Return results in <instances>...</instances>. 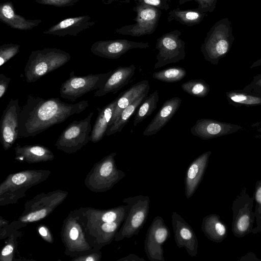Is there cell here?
<instances>
[{"label":"cell","mask_w":261,"mask_h":261,"mask_svg":"<svg viewBox=\"0 0 261 261\" xmlns=\"http://www.w3.org/2000/svg\"><path fill=\"white\" fill-rule=\"evenodd\" d=\"M87 100L67 103L59 98H43L29 94L19 114L18 138L35 137L53 125L81 113L89 106Z\"/></svg>","instance_id":"6da1fadb"},{"label":"cell","mask_w":261,"mask_h":261,"mask_svg":"<svg viewBox=\"0 0 261 261\" xmlns=\"http://www.w3.org/2000/svg\"><path fill=\"white\" fill-rule=\"evenodd\" d=\"M231 22L228 18L217 21L207 33L200 50L204 59L217 65L229 53L233 41Z\"/></svg>","instance_id":"7a4b0ae2"},{"label":"cell","mask_w":261,"mask_h":261,"mask_svg":"<svg viewBox=\"0 0 261 261\" xmlns=\"http://www.w3.org/2000/svg\"><path fill=\"white\" fill-rule=\"evenodd\" d=\"M71 55L57 48H45L32 51L24 69L27 83L35 82L44 75L67 63Z\"/></svg>","instance_id":"3957f363"},{"label":"cell","mask_w":261,"mask_h":261,"mask_svg":"<svg viewBox=\"0 0 261 261\" xmlns=\"http://www.w3.org/2000/svg\"><path fill=\"white\" fill-rule=\"evenodd\" d=\"M48 170H29L9 175L0 186V205L15 203L33 186L46 180Z\"/></svg>","instance_id":"277c9868"},{"label":"cell","mask_w":261,"mask_h":261,"mask_svg":"<svg viewBox=\"0 0 261 261\" xmlns=\"http://www.w3.org/2000/svg\"><path fill=\"white\" fill-rule=\"evenodd\" d=\"M127 212L114 241H119L138 234L145 224L149 214L150 199L148 196L136 195L123 200Z\"/></svg>","instance_id":"5b68a950"},{"label":"cell","mask_w":261,"mask_h":261,"mask_svg":"<svg viewBox=\"0 0 261 261\" xmlns=\"http://www.w3.org/2000/svg\"><path fill=\"white\" fill-rule=\"evenodd\" d=\"M116 153L112 152L97 162L88 174L85 184L91 191L103 192L112 189L125 176L118 169L114 159Z\"/></svg>","instance_id":"8992f818"},{"label":"cell","mask_w":261,"mask_h":261,"mask_svg":"<svg viewBox=\"0 0 261 261\" xmlns=\"http://www.w3.org/2000/svg\"><path fill=\"white\" fill-rule=\"evenodd\" d=\"M93 114L91 112L85 118L70 123L57 139L55 145L57 148L67 153H72L90 141L91 122Z\"/></svg>","instance_id":"52a82bcc"},{"label":"cell","mask_w":261,"mask_h":261,"mask_svg":"<svg viewBox=\"0 0 261 261\" xmlns=\"http://www.w3.org/2000/svg\"><path fill=\"white\" fill-rule=\"evenodd\" d=\"M65 191H56L35 196L25 205V210L18 220L14 223L18 226L39 221L47 216L67 196Z\"/></svg>","instance_id":"ba28073f"},{"label":"cell","mask_w":261,"mask_h":261,"mask_svg":"<svg viewBox=\"0 0 261 261\" xmlns=\"http://www.w3.org/2000/svg\"><path fill=\"white\" fill-rule=\"evenodd\" d=\"M112 71L111 70L106 73L90 74L82 76H75L74 72L72 71L70 74V77L61 86L60 96L71 102H74L84 94L100 89L105 84Z\"/></svg>","instance_id":"9c48e42d"},{"label":"cell","mask_w":261,"mask_h":261,"mask_svg":"<svg viewBox=\"0 0 261 261\" xmlns=\"http://www.w3.org/2000/svg\"><path fill=\"white\" fill-rule=\"evenodd\" d=\"M136 14L134 24L117 29L115 33L120 35L140 37L153 34L156 30L162 12L159 8L144 4H136L133 8Z\"/></svg>","instance_id":"30bf717a"},{"label":"cell","mask_w":261,"mask_h":261,"mask_svg":"<svg viewBox=\"0 0 261 261\" xmlns=\"http://www.w3.org/2000/svg\"><path fill=\"white\" fill-rule=\"evenodd\" d=\"M181 34V31L175 30L163 34L157 39L155 47L159 53L156 57L157 62L154 65V69L185 59L186 43L180 38Z\"/></svg>","instance_id":"8fae6325"},{"label":"cell","mask_w":261,"mask_h":261,"mask_svg":"<svg viewBox=\"0 0 261 261\" xmlns=\"http://www.w3.org/2000/svg\"><path fill=\"white\" fill-rule=\"evenodd\" d=\"M170 231L159 216L152 220L144 241V250L150 261H164L163 244L170 238Z\"/></svg>","instance_id":"7c38bea8"},{"label":"cell","mask_w":261,"mask_h":261,"mask_svg":"<svg viewBox=\"0 0 261 261\" xmlns=\"http://www.w3.org/2000/svg\"><path fill=\"white\" fill-rule=\"evenodd\" d=\"M21 109L18 99H11L3 112L0 126L1 142L6 150L11 148L18 138Z\"/></svg>","instance_id":"4fadbf2b"},{"label":"cell","mask_w":261,"mask_h":261,"mask_svg":"<svg viewBox=\"0 0 261 261\" xmlns=\"http://www.w3.org/2000/svg\"><path fill=\"white\" fill-rule=\"evenodd\" d=\"M148 42H136L127 39L99 40L94 42L90 47L95 55L109 59H117L128 50L135 48H146Z\"/></svg>","instance_id":"5bb4252c"},{"label":"cell","mask_w":261,"mask_h":261,"mask_svg":"<svg viewBox=\"0 0 261 261\" xmlns=\"http://www.w3.org/2000/svg\"><path fill=\"white\" fill-rule=\"evenodd\" d=\"M242 128L237 124L202 118L196 121L190 132L202 140H208L233 134Z\"/></svg>","instance_id":"9a60e30c"},{"label":"cell","mask_w":261,"mask_h":261,"mask_svg":"<svg viewBox=\"0 0 261 261\" xmlns=\"http://www.w3.org/2000/svg\"><path fill=\"white\" fill-rule=\"evenodd\" d=\"M171 218L177 246L184 247L190 256H195L198 253V241L192 227L175 212L172 213Z\"/></svg>","instance_id":"2e32d148"},{"label":"cell","mask_w":261,"mask_h":261,"mask_svg":"<svg viewBox=\"0 0 261 261\" xmlns=\"http://www.w3.org/2000/svg\"><path fill=\"white\" fill-rule=\"evenodd\" d=\"M95 22L88 15L70 17L53 25L43 33L59 37L66 35L77 36L81 32L94 25Z\"/></svg>","instance_id":"e0dca14e"},{"label":"cell","mask_w":261,"mask_h":261,"mask_svg":"<svg viewBox=\"0 0 261 261\" xmlns=\"http://www.w3.org/2000/svg\"><path fill=\"white\" fill-rule=\"evenodd\" d=\"M211 154L207 151L196 158L189 166L185 178V196L191 197L197 189L206 168Z\"/></svg>","instance_id":"ac0fdd59"},{"label":"cell","mask_w":261,"mask_h":261,"mask_svg":"<svg viewBox=\"0 0 261 261\" xmlns=\"http://www.w3.org/2000/svg\"><path fill=\"white\" fill-rule=\"evenodd\" d=\"M135 69L133 64L129 66L118 67L112 71L105 84L96 90L94 96L101 97L109 93H117L129 83L135 73Z\"/></svg>","instance_id":"d6986e66"},{"label":"cell","mask_w":261,"mask_h":261,"mask_svg":"<svg viewBox=\"0 0 261 261\" xmlns=\"http://www.w3.org/2000/svg\"><path fill=\"white\" fill-rule=\"evenodd\" d=\"M181 103L178 97L166 100L143 133L144 136H151L159 132L173 117Z\"/></svg>","instance_id":"ffe728a7"},{"label":"cell","mask_w":261,"mask_h":261,"mask_svg":"<svg viewBox=\"0 0 261 261\" xmlns=\"http://www.w3.org/2000/svg\"><path fill=\"white\" fill-rule=\"evenodd\" d=\"M0 20L11 28L19 30H30L38 26L40 19H27L16 13L13 4L11 2L2 3L0 5Z\"/></svg>","instance_id":"44dd1931"},{"label":"cell","mask_w":261,"mask_h":261,"mask_svg":"<svg viewBox=\"0 0 261 261\" xmlns=\"http://www.w3.org/2000/svg\"><path fill=\"white\" fill-rule=\"evenodd\" d=\"M15 160L29 164L51 161L54 153L47 147L40 145H17L14 148Z\"/></svg>","instance_id":"7402d4cb"},{"label":"cell","mask_w":261,"mask_h":261,"mask_svg":"<svg viewBox=\"0 0 261 261\" xmlns=\"http://www.w3.org/2000/svg\"><path fill=\"white\" fill-rule=\"evenodd\" d=\"M149 89L148 81L143 80L135 84L123 93L120 94L118 96L117 104L109 127L114 123L119 114L124 109L135 101L143 93L149 91Z\"/></svg>","instance_id":"603a6c76"},{"label":"cell","mask_w":261,"mask_h":261,"mask_svg":"<svg viewBox=\"0 0 261 261\" xmlns=\"http://www.w3.org/2000/svg\"><path fill=\"white\" fill-rule=\"evenodd\" d=\"M118 97L102 109L97 108L98 114L90 134V141L97 143L106 135L116 107Z\"/></svg>","instance_id":"cb8c5ba5"},{"label":"cell","mask_w":261,"mask_h":261,"mask_svg":"<svg viewBox=\"0 0 261 261\" xmlns=\"http://www.w3.org/2000/svg\"><path fill=\"white\" fill-rule=\"evenodd\" d=\"M126 212L127 205H124L107 210H89L86 212L88 223L91 225L89 228L105 222L123 221Z\"/></svg>","instance_id":"d4e9b609"},{"label":"cell","mask_w":261,"mask_h":261,"mask_svg":"<svg viewBox=\"0 0 261 261\" xmlns=\"http://www.w3.org/2000/svg\"><path fill=\"white\" fill-rule=\"evenodd\" d=\"M64 232L63 234V238L65 244L67 246L69 249H74V251H79L80 250L84 251L81 245H83L86 248L89 249L87 246H89L88 244L84 240V236H83L81 227L79 224L74 220H71V219H68L67 221L66 225L65 226Z\"/></svg>","instance_id":"484cf974"},{"label":"cell","mask_w":261,"mask_h":261,"mask_svg":"<svg viewBox=\"0 0 261 261\" xmlns=\"http://www.w3.org/2000/svg\"><path fill=\"white\" fill-rule=\"evenodd\" d=\"M206 16V13L200 12L197 8L181 10L177 7L169 11L167 20L169 22L178 21L182 24L191 27L199 24Z\"/></svg>","instance_id":"4316f807"},{"label":"cell","mask_w":261,"mask_h":261,"mask_svg":"<svg viewBox=\"0 0 261 261\" xmlns=\"http://www.w3.org/2000/svg\"><path fill=\"white\" fill-rule=\"evenodd\" d=\"M201 229L205 236L213 241L219 242L226 234V228L218 215L212 214L203 218Z\"/></svg>","instance_id":"83f0119b"},{"label":"cell","mask_w":261,"mask_h":261,"mask_svg":"<svg viewBox=\"0 0 261 261\" xmlns=\"http://www.w3.org/2000/svg\"><path fill=\"white\" fill-rule=\"evenodd\" d=\"M147 91L139 97L135 101L124 109L119 114L114 123L108 128L106 135L107 136L120 132L129 118L135 112L138 106L147 96Z\"/></svg>","instance_id":"f1b7e54d"},{"label":"cell","mask_w":261,"mask_h":261,"mask_svg":"<svg viewBox=\"0 0 261 261\" xmlns=\"http://www.w3.org/2000/svg\"><path fill=\"white\" fill-rule=\"evenodd\" d=\"M226 98L230 105L235 107L255 106L261 105V97L243 89L227 92Z\"/></svg>","instance_id":"f546056e"},{"label":"cell","mask_w":261,"mask_h":261,"mask_svg":"<svg viewBox=\"0 0 261 261\" xmlns=\"http://www.w3.org/2000/svg\"><path fill=\"white\" fill-rule=\"evenodd\" d=\"M123 221L105 222L93 228L96 229V236L98 245L101 247L110 244L120 228Z\"/></svg>","instance_id":"4dcf8cb0"},{"label":"cell","mask_w":261,"mask_h":261,"mask_svg":"<svg viewBox=\"0 0 261 261\" xmlns=\"http://www.w3.org/2000/svg\"><path fill=\"white\" fill-rule=\"evenodd\" d=\"M159 96L158 90H155L148 96H146L136 113L133 124L136 126L149 116L156 109Z\"/></svg>","instance_id":"1f68e13d"},{"label":"cell","mask_w":261,"mask_h":261,"mask_svg":"<svg viewBox=\"0 0 261 261\" xmlns=\"http://www.w3.org/2000/svg\"><path fill=\"white\" fill-rule=\"evenodd\" d=\"M186 74L187 71L185 68L175 66L154 72L152 74V77L161 82L174 83L180 81Z\"/></svg>","instance_id":"d6a6232c"},{"label":"cell","mask_w":261,"mask_h":261,"mask_svg":"<svg viewBox=\"0 0 261 261\" xmlns=\"http://www.w3.org/2000/svg\"><path fill=\"white\" fill-rule=\"evenodd\" d=\"M182 90L188 94L197 97H206L210 91V85L202 79H192L181 85Z\"/></svg>","instance_id":"836d02e7"},{"label":"cell","mask_w":261,"mask_h":261,"mask_svg":"<svg viewBox=\"0 0 261 261\" xmlns=\"http://www.w3.org/2000/svg\"><path fill=\"white\" fill-rule=\"evenodd\" d=\"M20 45L17 44H4L0 46V66H2L20 51Z\"/></svg>","instance_id":"e575fe53"},{"label":"cell","mask_w":261,"mask_h":261,"mask_svg":"<svg viewBox=\"0 0 261 261\" xmlns=\"http://www.w3.org/2000/svg\"><path fill=\"white\" fill-rule=\"evenodd\" d=\"M195 1L198 4L197 9L203 13L213 12L216 8L218 0H179L178 4L182 5L188 2Z\"/></svg>","instance_id":"d590c367"},{"label":"cell","mask_w":261,"mask_h":261,"mask_svg":"<svg viewBox=\"0 0 261 261\" xmlns=\"http://www.w3.org/2000/svg\"><path fill=\"white\" fill-rule=\"evenodd\" d=\"M250 216L247 213H242L239 216L234 223V229L239 234L248 231L250 224Z\"/></svg>","instance_id":"8d00e7d4"},{"label":"cell","mask_w":261,"mask_h":261,"mask_svg":"<svg viewBox=\"0 0 261 261\" xmlns=\"http://www.w3.org/2000/svg\"><path fill=\"white\" fill-rule=\"evenodd\" d=\"M80 0H35L39 4L57 7H69L74 5Z\"/></svg>","instance_id":"74e56055"},{"label":"cell","mask_w":261,"mask_h":261,"mask_svg":"<svg viewBox=\"0 0 261 261\" xmlns=\"http://www.w3.org/2000/svg\"><path fill=\"white\" fill-rule=\"evenodd\" d=\"M243 89L261 97V74L253 76L250 83Z\"/></svg>","instance_id":"f35d334b"},{"label":"cell","mask_w":261,"mask_h":261,"mask_svg":"<svg viewBox=\"0 0 261 261\" xmlns=\"http://www.w3.org/2000/svg\"><path fill=\"white\" fill-rule=\"evenodd\" d=\"M136 4H144L155 7L159 9L168 10L171 0H134Z\"/></svg>","instance_id":"ab89813d"},{"label":"cell","mask_w":261,"mask_h":261,"mask_svg":"<svg viewBox=\"0 0 261 261\" xmlns=\"http://www.w3.org/2000/svg\"><path fill=\"white\" fill-rule=\"evenodd\" d=\"M14 249V243H9L2 249L0 259L3 260H12Z\"/></svg>","instance_id":"60d3db41"},{"label":"cell","mask_w":261,"mask_h":261,"mask_svg":"<svg viewBox=\"0 0 261 261\" xmlns=\"http://www.w3.org/2000/svg\"><path fill=\"white\" fill-rule=\"evenodd\" d=\"M11 79L3 73L0 74V98L4 96L9 85Z\"/></svg>","instance_id":"b9f144b4"},{"label":"cell","mask_w":261,"mask_h":261,"mask_svg":"<svg viewBox=\"0 0 261 261\" xmlns=\"http://www.w3.org/2000/svg\"><path fill=\"white\" fill-rule=\"evenodd\" d=\"M101 258V253H91L73 259L78 261H98Z\"/></svg>","instance_id":"7bdbcfd3"},{"label":"cell","mask_w":261,"mask_h":261,"mask_svg":"<svg viewBox=\"0 0 261 261\" xmlns=\"http://www.w3.org/2000/svg\"><path fill=\"white\" fill-rule=\"evenodd\" d=\"M38 231L39 234L45 241L49 243L53 242V237L49 233V230L45 226H40L38 228Z\"/></svg>","instance_id":"ee69618b"},{"label":"cell","mask_w":261,"mask_h":261,"mask_svg":"<svg viewBox=\"0 0 261 261\" xmlns=\"http://www.w3.org/2000/svg\"><path fill=\"white\" fill-rule=\"evenodd\" d=\"M118 261H145L143 258H140L135 254L130 253L128 255L118 260Z\"/></svg>","instance_id":"f6af8a7d"},{"label":"cell","mask_w":261,"mask_h":261,"mask_svg":"<svg viewBox=\"0 0 261 261\" xmlns=\"http://www.w3.org/2000/svg\"><path fill=\"white\" fill-rule=\"evenodd\" d=\"M255 199L257 202L261 206V184H260L256 189L255 192Z\"/></svg>","instance_id":"bcb514c9"},{"label":"cell","mask_w":261,"mask_h":261,"mask_svg":"<svg viewBox=\"0 0 261 261\" xmlns=\"http://www.w3.org/2000/svg\"><path fill=\"white\" fill-rule=\"evenodd\" d=\"M102 2L107 5L111 4L113 2H118L123 4H128L130 0H101Z\"/></svg>","instance_id":"7dc6e473"},{"label":"cell","mask_w":261,"mask_h":261,"mask_svg":"<svg viewBox=\"0 0 261 261\" xmlns=\"http://www.w3.org/2000/svg\"><path fill=\"white\" fill-rule=\"evenodd\" d=\"M261 65V58L254 62L251 66H250V68H252L257 66Z\"/></svg>","instance_id":"c3c4849f"}]
</instances>
